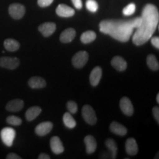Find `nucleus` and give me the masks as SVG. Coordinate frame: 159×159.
Instances as JSON below:
<instances>
[{"label": "nucleus", "mask_w": 159, "mask_h": 159, "mask_svg": "<svg viewBox=\"0 0 159 159\" xmlns=\"http://www.w3.org/2000/svg\"><path fill=\"white\" fill-rule=\"evenodd\" d=\"M29 86L32 89H41L46 86L45 80L40 77H33L28 81Z\"/></svg>", "instance_id": "19"}, {"label": "nucleus", "mask_w": 159, "mask_h": 159, "mask_svg": "<svg viewBox=\"0 0 159 159\" xmlns=\"http://www.w3.org/2000/svg\"><path fill=\"white\" fill-rule=\"evenodd\" d=\"M75 11L68 5L61 4L57 6L56 13L61 17H71L75 15Z\"/></svg>", "instance_id": "13"}, {"label": "nucleus", "mask_w": 159, "mask_h": 159, "mask_svg": "<svg viewBox=\"0 0 159 159\" xmlns=\"http://www.w3.org/2000/svg\"><path fill=\"white\" fill-rule=\"evenodd\" d=\"M110 130L114 134L119 135V136H125L127 134L128 130L124 125L119 124L116 122H113L110 125Z\"/></svg>", "instance_id": "20"}, {"label": "nucleus", "mask_w": 159, "mask_h": 159, "mask_svg": "<svg viewBox=\"0 0 159 159\" xmlns=\"http://www.w3.org/2000/svg\"><path fill=\"white\" fill-rule=\"evenodd\" d=\"M52 123L50 122H42L35 128V134L39 136H43L50 132L52 129Z\"/></svg>", "instance_id": "11"}, {"label": "nucleus", "mask_w": 159, "mask_h": 159, "mask_svg": "<svg viewBox=\"0 0 159 159\" xmlns=\"http://www.w3.org/2000/svg\"><path fill=\"white\" fill-rule=\"evenodd\" d=\"M63 123L68 128H74L76 126V121L73 118L70 113H65L63 117Z\"/></svg>", "instance_id": "26"}, {"label": "nucleus", "mask_w": 159, "mask_h": 159, "mask_svg": "<svg viewBox=\"0 0 159 159\" xmlns=\"http://www.w3.org/2000/svg\"><path fill=\"white\" fill-rule=\"evenodd\" d=\"M102 69L99 66H96L94 68L92 71H91L90 74V83L93 86H97L99 84V81H100L101 77H102Z\"/></svg>", "instance_id": "14"}, {"label": "nucleus", "mask_w": 159, "mask_h": 159, "mask_svg": "<svg viewBox=\"0 0 159 159\" xmlns=\"http://www.w3.org/2000/svg\"><path fill=\"white\" fill-rule=\"evenodd\" d=\"M82 115L84 120L88 124L91 125H94L97 122V116L94 111L90 105H85L83 107Z\"/></svg>", "instance_id": "6"}, {"label": "nucleus", "mask_w": 159, "mask_h": 159, "mask_svg": "<svg viewBox=\"0 0 159 159\" xmlns=\"http://www.w3.org/2000/svg\"><path fill=\"white\" fill-rule=\"evenodd\" d=\"M5 48L9 52H16L20 48V43L16 40L13 39H6L4 42Z\"/></svg>", "instance_id": "22"}, {"label": "nucleus", "mask_w": 159, "mask_h": 159, "mask_svg": "<svg viewBox=\"0 0 159 159\" xmlns=\"http://www.w3.org/2000/svg\"><path fill=\"white\" fill-rule=\"evenodd\" d=\"M24 105H25V102L22 99H16L7 102L5 108L7 111H11V112H18L24 108Z\"/></svg>", "instance_id": "10"}, {"label": "nucleus", "mask_w": 159, "mask_h": 159, "mask_svg": "<svg viewBox=\"0 0 159 159\" xmlns=\"http://www.w3.org/2000/svg\"><path fill=\"white\" fill-rule=\"evenodd\" d=\"M84 142L86 146V152L88 154H91L95 152L97 149V142L96 139L92 136H87L85 137Z\"/></svg>", "instance_id": "18"}, {"label": "nucleus", "mask_w": 159, "mask_h": 159, "mask_svg": "<svg viewBox=\"0 0 159 159\" xmlns=\"http://www.w3.org/2000/svg\"><path fill=\"white\" fill-rule=\"evenodd\" d=\"M156 100H157V102L159 103V94H157V96H156Z\"/></svg>", "instance_id": "37"}, {"label": "nucleus", "mask_w": 159, "mask_h": 159, "mask_svg": "<svg viewBox=\"0 0 159 159\" xmlns=\"http://www.w3.org/2000/svg\"><path fill=\"white\" fill-rule=\"evenodd\" d=\"M85 5L87 9L92 13H95L98 10V4L95 0H87Z\"/></svg>", "instance_id": "28"}, {"label": "nucleus", "mask_w": 159, "mask_h": 159, "mask_svg": "<svg viewBox=\"0 0 159 159\" xmlns=\"http://www.w3.org/2000/svg\"><path fill=\"white\" fill-rule=\"evenodd\" d=\"M152 114H153L154 118L156 120L157 123H159V108L158 107H154L152 109Z\"/></svg>", "instance_id": "32"}, {"label": "nucleus", "mask_w": 159, "mask_h": 159, "mask_svg": "<svg viewBox=\"0 0 159 159\" xmlns=\"http://www.w3.org/2000/svg\"><path fill=\"white\" fill-rule=\"evenodd\" d=\"M142 17L130 20H104L99 24V30L121 42H127L130 39L134 29L138 28Z\"/></svg>", "instance_id": "1"}, {"label": "nucleus", "mask_w": 159, "mask_h": 159, "mask_svg": "<svg viewBox=\"0 0 159 159\" xmlns=\"http://www.w3.org/2000/svg\"><path fill=\"white\" fill-rule=\"evenodd\" d=\"M38 158L39 159H49L50 158V156H49V155L47 154H45V153H41L38 157Z\"/></svg>", "instance_id": "36"}, {"label": "nucleus", "mask_w": 159, "mask_h": 159, "mask_svg": "<svg viewBox=\"0 0 159 159\" xmlns=\"http://www.w3.org/2000/svg\"><path fill=\"white\" fill-rule=\"evenodd\" d=\"M151 43L156 49H159V38L158 36L152 38L151 39Z\"/></svg>", "instance_id": "34"}, {"label": "nucleus", "mask_w": 159, "mask_h": 159, "mask_svg": "<svg viewBox=\"0 0 159 159\" xmlns=\"http://www.w3.org/2000/svg\"><path fill=\"white\" fill-rule=\"evenodd\" d=\"M75 35H76L75 30L73 28H68L65 30L60 35V41L64 43H70L75 39Z\"/></svg>", "instance_id": "15"}, {"label": "nucleus", "mask_w": 159, "mask_h": 159, "mask_svg": "<svg viewBox=\"0 0 159 159\" xmlns=\"http://www.w3.org/2000/svg\"><path fill=\"white\" fill-rule=\"evenodd\" d=\"M20 65V61L17 57H0V66L2 68L11 69H16Z\"/></svg>", "instance_id": "7"}, {"label": "nucleus", "mask_w": 159, "mask_h": 159, "mask_svg": "<svg viewBox=\"0 0 159 159\" xmlns=\"http://www.w3.org/2000/svg\"><path fill=\"white\" fill-rule=\"evenodd\" d=\"M50 148L55 154L58 155L64 151L62 142L58 136H53L50 140Z\"/></svg>", "instance_id": "12"}, {"label": "nucleus", "mask_w": 159, "mask_h": 159, "mask_svg": "<svg viewBox=\"0 0 159 159\" xmlns=\"http://www.w3.org/2000/svg\"><path fill=\"white\" fill-rule=\"evenodd\" d=\"M0 136L6 146L11 147L16 137V130L11 128H5L1 130Z\"/></svg>", "instance_id": "3"}, {"label": "nucleus", "mask_w": 159, "mask_h": 159, "mask_svg": "<svg viewBox=\"0 0 159 159\" xmlns=\"http://www.w3.org/2000/svg\"><path fill=\"white\" fill-rule=\"evenodd\" d=\"M135 11H136V5L134 3H130L123 9L122 13L125 16H130L134 14Z\"/></svg>", "instance_id": "29"}, {"label": "nucleus", "mask_w": 159, "mask_h": 159, "mask_svg": "<svg viewBox=\"0 0 159 159\" xmlns=\"http://www.w3.org/2000/svg\"><path fill=\"white\" fill-rule=\"evenodd\" d=\"M6 158L7 159H21V157H20L19 155L11 152V153H9L7 155V157H6Z\"/></svg>", "instance_id": "35"}, {"label": "nucleus", "mask_w": 159, "mask_h": 159, "mask_svg": "<svg viewBox=\"0 0 159 159\" xmlns=\"http://www.w3.org/2000/svg\"><path fill=\"white\" fill-rule=\"evenodd\" d=\"M41 113V108L38 106H33L30 108L26 111L25 116L27 121H33L37 118Z\"/></svg>", "instance_id": "21"}, {"label": "nucleus", "mask_w": 159, "mask_h": 159, "mask_svg": "<svg viewBox=\"0 0 159 159\" xmlns=\"http://www.w3.org/2000/svg\"><path fill=\"white\" fill-rule=\"evenodd\" d=\"M119 106L122 112L127 116H131L134 114V106L128 97H122L119 102Z\"/></svg>", "instance_id": "8"}, {"label": "nucleus", "mask_w": 159, "mask_h": 159, "mask_svg": "<svg viewBox=\"0 0 159 159\" xmlns=\"http://www.w3.org/2000/svg\"><path fill=\"white\" fill-rule=\"evenodd\" d=\"M89 60V54L85 51H80L77 52L71 60V62L76 68H83Z\"/></svg>", "instance_id": "4"}, {"label": "nucleus", "mask_w": 159, "mask_h": 159, "mask_svg": "<svg viewBox=\"0 0 159 159\" xmlns=\"http://www.w3.org/2000/svg\"><path fill=\"white\" fill-rule=\"evenodd\" d=\"M138 145L134 138H129L125 142V150L130 156H135L138 152Z\"/></svg>", "instance_id": "16"}, {"label": "nucleus", "mask_w": 159, "mask_h": 159, "mask_svg": "<svg viewBox=\"0 0 159 159\" xmlns=\"http://www.w3.org/2000/svg\"><path fill=\"white\" fill-rule=\"evenodd\" d=\"M54 0H38V5L41 7H45L50 5Z\"/></svg>", "instance_id": "31"}, {"label": "nucleus", "mask_w": 159, "mask_h": 159, "mask_svg": "<svg viewBox=\"0 0 159 159\" xmlns=\"http://www.w3.org/2000/svg\"><path fill=\"white\" fill-rule=\"evenodd\" d=\"M67 108L71 114H76L77 111V105L74 101H69L67 102Z\"/></svg>", "instance_id": "30"}, {"label": "nucleus", "mask_w": 159, "mask_h": 159, "mask_svg": "<svg viewBox=\"0 0 159 159\" xmlns=\"http://www.w3.org/2000/svg\"><path fill=\"white\" fill-rule=\"evenodd\" d=\"M9 14L14 19H21L25 14V6L19 3L12 4L9 6L8 8Z\"/></svg>", "instance_id": "5"}, {"label": "nucleus", "mask_w": 159, "mask_h": 159, "mask_svg": "<svg viewBox=\"0 0 159 159\" xmlns=\"http://www.w3.org/2000/svg\"><path fill=\"white\" fill-rule=\"evenodd\" d=\"M105 146L107 147V148H108L111 152V158H116L117 152V146L115 141H114L111 139H108V140H106V142H105Z\"/></svg>", "instance_id": "25"}, {"label": "nucleus", "mask_w": 159, "mask_h": 159, "mask_svg": "<svg viewBox=\"0 0 159 159\" xmlns=\"http://www.w3.org/2000/svg\"><path fill=\"white\" fill-rule=\"evenodd\" d=\"M142 22L133 35V42L141 46L148 42L153 35L158 25L159 13L157 7L148 4L144 7L142 14Z\"/></svg>", "instance_id": "2"}, {"label": "nucleus", "mask_w": 159, "mask_h": 159, "mask_svg": "<svg viewBox=\"0 0 159 159\" xmlns=\"http://www.w3.org/2000/svg\"><path fill=\"white\" fill-rule=\"evenodd\" d=\"M97 38V35L95 33V32L91 31V30H89V31H85L83 33L82 35L80 37V40L81 42L83 43H91L92 41H94Z\"/></svg>", "instance_id": "23"}, {"label": "nucleus", "mask_w": 159, "mask_h": 159, "mask_svg": "<svg viewBox=\"0 0 159 159\" xmlns=\"http://www.w3.org/2000/svg\"><path fill=\"white\" fill-rule=\"evenodd\" d=\"M71 2H72L73 5H74V6L77 9L80 10L82 8L83 3L81 0H71Z\"/></svg>", "instance_id": "33"}, {"label": "nucleus", "mask_w": 159, "mask_h": 159, "mask_svg": "<svg viewBox=\"0 0 159 159\" xmlns=\"http://www.w3.org/2000/svg\"><path fill=\"white\" fill-rule=\"evenodd\" d=\"M56 30V25L52 22L43 23L39 27V30L44 37L50 36Z\"/></svg>", "instance_id": "9"}, {"label": "nucleus", "mask_w": 159, "mask_h": 159, "mask_svg": "<svg viewBox=\"0 0 159 159\" xmlns=\"http://www.w3.org/2000/svg\"><path fill=\"white\" fill-rule=\"evenodd\" d=\"M111 65L117 71H125L127 69V66H128V64H127L125 60L120 56H115L114 58L111 60Z\"/></svg>", "instance_id": "17"}, {"label": "nucleus", "mask_w": 159, "mask_h": 159, "mask_svg": "<svg viewBox=\"0 0 159 159\" xmlns=\"http://www.w3.org/2000/svg\"><path fill=\"white\" fill-rule=\"evenodd\" d=\"M147 63H148L149 68L153 71H158L159 69V63L158 62L156 57L154 55H149L147 57Z\"/></svg>", "instance_id": "24"}, {"label": "nucleus", "mask_w": 159, "mask_h": 159, "mask_svg": "<svg viewBox=\"0 0 159 159\" xmlns=\"http://www.w3.org/2000/svg\"><path fill=\"white\" fill-rule=\"evenodd\" d=\"M6 122L11 125H13V126H19V125H21V123H22V120L18 116H10L8 117H7V119H6Z\"/></svg>", "instance_id": "27"}]
</instances>
